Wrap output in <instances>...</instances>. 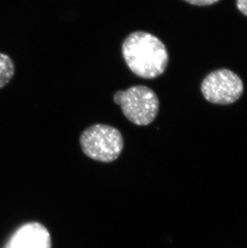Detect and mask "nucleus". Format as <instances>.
I'll return each mask as SVG.
<instances>
[{
	"label": "nucleus",
	"instance_id": "nucleus-1",
	"mask_svg": "<svg viewBox=\"0 0 247 248\" xmlns=\"http://www.w3.org/2000/svg\"><path fill=\"white\" fill-rule=\"evenodd\" d=\"M122 55L128 68L143 79L162 75L169 62L163 42L151 33L138 31L131 33L122 44Z\"/></svg>",
	"mask_w": 247,
	"mask_h": 248
},
{
	"label": "nucleus",
	"instance_id": "nucleus-2",
	"mask_svg": "<svg viewBox=\"0 0 247 248\" xmlns=\"http://www.w3.org/2000/svg\"><path fill=\"white\" fill-rule=\"evenodd\" d=\"M113 100L122 108L124 117L137 125L145 126L151 124L158 114V97L153 89L144 85L117 91Z\"/></svg>",
	"mask_w": 247,
	"mask_h": 248
},
{
	"label": "nucleus",
	"instance_id": "nucleus-3",
	"mask_svg": "<svg viewBox=\"0 0 247 248\" xmlns=\"http://www.w3.org/2000/svg\"><path fill=\"white\" fill-rule=\"evenodd\" d=\"M82 151L98 162L114 161L122 154L124 139L121 132L108 124H96L89 127L79 138Z\"/></svg>",
	"mask_w": 247,
	"mask_h": 248
},
{
	"label": "nucleus",
	"instance_id": "nucleus-4",
	"mask_svg": "<svg viewBox=\"0 0 247 248\" xmlns=\"http://www.w3.org/2000/svg\"><path fill=\"white\" fill-rule=\"evenodd\" d=\"M201 89L210 103L230 105L240 98L244 86L241 78L232 71L218 69L203 80Z\"/></svg>",
	"mask_w": 247,
	"mask_h": 248
},
{
	"label": "nucleus",
	"instance_id": "nucleus-5",
	"mask_svg": "<svg viewBox=\"0 0 247 248\" xmlns=\"http://www.w3.org/2000/svg\"><path fill=\"white\" fill-rule=\"evenodd\" d=\"M3 248H51L47 228L39 222H28L15 232Z\"/></svg>",
	"mask_w": 247,
	"mask_h": 248
},
{
	"label": "nucleus",
	"instance_id": "nucleus-6",
	"mask_svg": "<svg viewBox=\"0 0 247 248\" xmlns=\"http://www.w3.org/2000/svg\"><path fill=\"white\" fill-rule=\"evenodd\" d=\"M14 75V62L9 56L0 52V89L6 86Z\"/></svg>",
	"mask_w": 247,
	"mask_h": 248
},
{
	"label": "nucleus",
	"instance_id": "nucleus-7",
	"mask_svg": "<svg viewBox=\"0 0 247 248\" xmlns=\"http://www.w3.org/2000/svg\"><path fill=\"white\" fill-rule=\"evenodd\" d=\"M185 1L195 6H210V5L215 4L219 0H185Z\"/></svg>",
	"mask_w": 247,
	"mask_h": 248
},
{
	"label": "nucleus",
	"instance_id": "nucleus-8",
	"mask_svg": "<svg viewBox=\"0 0 247 248\" xmlns=\"http://www.w3.org/2000/svg\"><path fill=\"white\" fill-rule=\"evenodd\" d=\"M237 7L243 15L247 16V0H237Z\"/></svg>",
	"mask_w": 247,
	"mask_h": 248
}]
</instances>
